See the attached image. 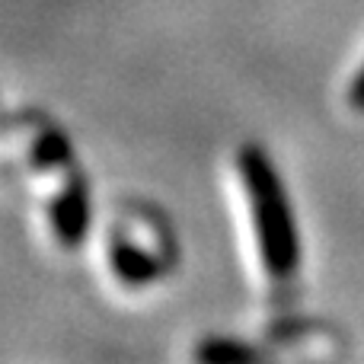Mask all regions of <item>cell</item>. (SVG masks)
<instances>
[{
	"instance_id": "obj_1",
	"label": "cell",
	"mask_w": 364,
	"mask_h": 364,
	"mask_svg": "<svg viewBox=\"0 0 364 364\" xmlns=\"http://www.w3.org/2000/svg\"><path fill=\"white\" fill-rule=\"evenodd\" d=\"M240 179L250 201L252 227H256V243L262 265L275 282H284L301 265V237L291 214V201L284 192V182L272 166L269 154L262 147H243L240 151Z\"/></svg>"
},
{
	"instance_id": "obj_2",
	"label": "cell",
	"mask_w": 364,
	"mask_h": 364,
	"mask_svg": "<svg viewBox=\"0 0 364 364\" xmlns=\"http://www.w3.org/2000/svg\"><path fill=\"white\" fill-rule=\"evenodd\" d=\"M51 227H55L58 240L68 250L83 243L87 227H90V195H87L83 179L68 182V188L51 201Z\"/></svg>"
},
{
	"instance_id": "obj_3",
	"label": "cell",
	"mask_w": 364,
	"mask_h": 364,
	"mask_svg": "<svg viewBox=\"0 0 364 364\" xmlns=\"http://www.w3.org/2000/svg\"><path fill=\"white\" fill-rule=\"evenodd\" d=\"M109 262H112L115 278L128 288H141V284L154 282L160 275V259L144 252L141 246L128 243V240H115L112 250H109Z\"/></svg>"
},
{
	"instance_id": "obj_4",
	"label": "cell",
	"mask_w": 364,
	"mask_h": 364,
	"mask_svg": "<svg viewBox=\"0 0 364 364\" xmlns=\"http://www.w3.org/2000/svg\"><path fill=\"white\" fill-rule=\"evenodd\" d=\"M68 160H70V144L64 141L61 132H48L32 147V166H38V170H51V166H61Z\"/></svg>"
},
{
	"instance_id": "obj_5",
	"label": "cell",
	"mask_w": 364,
	"mask_h": 364,
	"mask_svg": "<svg viewBox=\"0 0 364 364\" xmlns=\"http://www.w3.org/2000/svg\"><path fill=\"white\" fill-rule=\"evenodd\" d=\"M198 358L211 361V364H220V361H250L252 352L246 346H233L227 339H211L198 348Z\"/></svg>"
},
{
	"instance_id": "obj_6",
	"label": "cell",
	"mask_w": 364,
	"mask_h": 364,
	"mask_svg": "<svg viewBox=\"0 0 364 364\" xmlns=\"http://www.w3.org/2000/svg\"><path fill=\"white\" fill-rule=\"evenodd\" d=\"M348 106L364 112V68L352 77V83H348Z\"/></svg>"
}]
</instances>
